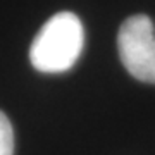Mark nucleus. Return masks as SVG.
I'll list each match as a JSON object with an SVG mask.
<instances>
[{
    "label": "nucleus",
    "instance_id": "f257e3e1",
    "mask_svg": "<svg viewBox=\"0 0 155 155\" xmlns=\"http://www.w3.org/2000/svg\"><path fill=\"white\" fill-rule=\"evenodd\" d=\"M84 31L79 17L59 12L45 22L29 47L31 66L40 72H64L74 66L83 50Z\"/></svg>",
    "mask_w": 155,
    "mask_h": 155
},
{
    "label": "nucleus",
    "instance_id": "f03ea898",
    "mask_svg": "<svg viewBox=\"0 0 155 155\" xmlns=\"http://www.w3.org/2000/svg\"><path fill=\"white\" fill-rule=\"evenodd\" d=\"M119 57L138 81L155 84V28L148 16L127 17L117 35Z\"/></svg>",
    "mask_w": 155,
    "mask_h": 155
},
{
    "label": "nucleus",
    "instance_id": "7ed1b4c3",
    "mask_svg": "<svg viewBox=\"0 0 155 155\" xmlns=\"http://www.w3.org/2000/svg\"><path fill=\"white\" fill-rule=\"evenodd\" d=\"M14 152V131L9 117L0 110V155H12Z\"/></svg>",
    "mask_w": 155,
    "mask_h": 155
}]
</instances>
